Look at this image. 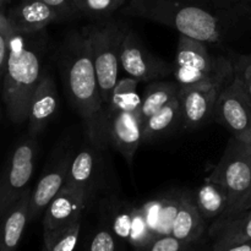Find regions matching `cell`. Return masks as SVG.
<instances>
[{"mask_svg": "<svg viewBox=\"0 0 251 251\" xmlns=\"http://www.w3.org/2000/svg\"><path fill=\"white\" fill-rule=\"evenodd\" d=\"M162 208V199H156V200L147 201L146 203L141 206V210L144 212L145 218L147 221V225H149L150 229L153 233L154 237H156V228L157 223L159 220V213H161Z\"/></svg>", "mask_w": 251, "mask_h": 251, "instance_id": "obj_33", "label": "cell"}, {"mask_svg": "<svg viewBox=\"0 0 251 251\" xmlns=\"http://www.w3.org/2000/svg\"><path fill=\"white\" fill-rule=\"evenodd\" d=\"M129 27L114 19L97 20L83 27L82 32L90 46L91 56L97 74L100 95L105 108H109L112 92L119 80L120 48Z\"/></svg>", "mask_w": 251, "mask_h": 251, "instance_id": "obj_5", "label": "cell"}, {"mask_svg": "<svg viewBox=\"0 0 251 251\" xmlns=\"http://www.w3.org/2000/svg\"><path fill=\"white\" fill-rule=\"evenodd\" d=\"M58 108L59 97L55 82L51 75L43 73V76L29 102L28 117H27L29 136L36 137L55 117Z\"/></svg>", "mask_w": 251, "mask_h": 251, "instance_id": "obj_14", "label": "cell"}, {"mask_svg": "<svg viewBox=\"0 0 251 251\" xmlns=\"http://www.w3.org/2000/svg\"><path fill=\"white\" fill-rule=\"evenodd\" d=\"M195 202L203 220H218L228 207L227 190L221 184L205 179L195 195Z\"/></svg>", "mask_w": 251, "mask_h": 251, "instance_id": "obj_21", "label": "cell"}, {"mask_svg": "<svg viewBox=\"0 0 251 251\" xmlns=\"http://www.w3.org/2000/svg\"><path fill=\"white\" fill-rule=\"evenodd\" d=\"M31 190H27L0 221V251H16L27 223Z\"/></svg>", "mask_w": 251, "mask_h": 251, "instance_id": "obj_16", "label": "cell"}, {"mask_svg": "<svg viewBox=\"0 0 251 251\" xmlns=\"http://www.w3.org/2000/svg\"><path fill=\"white\" fill-rule=\"evenodd\" d=\"M232 80L225 78L195 86H180L178 98L183 114V126L195 130L212 120L220 95Z\"/></svg>", "mask_w": 251, "mask_h": 251, "instance_id": "obj_10", "label": "cell"}, {"mask_svg": "<svg viewBox=\"0 0 251 251\" xmlns=\"http://www.w3.org/2000/svg\"><path fill=\"white\" fill-rule=\"evenodd\" d=\"M179 203H180V194L162 199V208L158 223H157L156 238L172 235L176 213L179 210Z\"/></svg>", "mask_w": 251, "mask_h": 251, "instance_id": "obj_27", "label": "cell"}, {"mask_svg": "<svg viewBox=\"0 0 251 251\" xmlns=\"http://www.w3.org/2000/svg\"><path fill=\"white\" fill-rule=\"evenodd\" d=\"M88 251H117L115 234L109 229H100L91 239Z\"/></svg>", "mask_w": 251, "mask_h": 251, "instance_id": "obj_31", "label": "cell"}, {"mask_svg": "<svg viewBox=\"0 0 251 251\" xmlns=\"http://www.w3.org/2000/svg\"><path fill=\"white\" fill-rule=\"evenodd\" d=\"M108 139L109 145L131 163L140 145L144 144V123L140 113H108Z\"/></svg>", "mask_w": 251, "mask_h": 251, "instance_id": "obj_12", "label": "cell"}, {"mask_svg": "<svg viewBox=\"0 0 251 251\" xmlns=\"http://www.w3.org/2000/svg\"><path fill=\"white\" fill-rule=\"evenodd\" d=\"M97 176V156L93 149H83L71 158L65 185L83 189L91 194Z\"/></svg>", "mask_w": 251, "mask_h": 251, "instance_id": "obj_20", "label": "cell"}, {"mask_svg": "<svg viewBox=\"0 0 251 251\" xmlns=\"http://www.w3.org/2000/svg\"><path fill=\"white\" fill-rule=\"evenodd\" d=\"M1 78H2V76H0V80H1Z\"/></svg>", "mask_w": 251, "mask_h": 251, "instance_id": "obj_37", "label": "cell"}, {"mask_svg": "<svg viewBox=\"0 0 251 251\" xmlns=\"http://www.w3.org/2000/svg\"><path fill=\"white\" fill-rule=\"evenodd\" d=\"M61 70L66 93L80 115L86 136L95 149L104 150L108 139V112L100 95L90 46L83 32H73L61 50Z\"/></svg>", "mask_w": 251, "mask_h": 251, "instance_id": "obj_2", "label": "cell"}, {"mask_svg": "<svg viewBox=\"0 0 251 251\" xmlns=\"http://www.w3.org/2000/svg\"><path fill=\"white\" fill-rule=\"evenodd\" d=\"M174 77L180 86H195L234 77V66L225 56H213L206 43L180 34Z\"/></svg>", "mask_w": 251, "mask_h": 251, "instance_id": "obj_6", "label": "cell"}, {"mask_svg": "<svg viewBox=\"0 0 251 251\" xmlns=\"http://www.w3.org/2000/svg\"><path fill=\"white\" fill-rule=\"evenodd\" d=\"M4 1H5V0H0V6H1L2 2H4Z\"/></svg>", "mask_w": 251, "mask_h": 251, "instance_id": "obj_36", "label": "cell"}, {"mask_svg": "<svg viewBox=\"0 0 251 251\" xmlns=\"http://www.w3.org/2000/svg\"><path fill=\"white\" fill-rule=\"evenodd\" d=\"M73 1L77 15H85L96 20L108 19L126 4V0H73Z\"/></svg>", "mask_w": 251, "mask_h": 251, "instance_id": "obj_24", "label": "cell"}, {"mask_svg": "<svg viewBox=\"0 0 251 251\" xmlns=\"http://www.w3.org/2000/svg\"><path fill=\"white\" fill-rule=\"evenodd\" d=\"M222 251H251V242L243 243V244L233 245V247L227 248V249Z\"/></svg>", "mask_w": 251, "mask_h": 251, "instance_id": "obj_35", "label": "cell"}, {"mask_svg": "<svg viewBox=\"0 0 251 251\" xmlns=\"http://www.w3.org/2000/svg\"><path fill=\"white\" fill-rule=\"evenodd\" d=\"M120 12L172 27L206 44L226 42L250 15L243 0H129Z\"/></svg>", "mask_w": 251, "mask_h": 251, "instance_id": "obj_1", "label": "cell"}, {"mask_svg": "<svg viewBox=\"0 0 251 251\" xmlns=\"http://www.w3.org/2000/svg\"><path fill=\"white\" fill-rule=\"evenodd\" d=\"M205 232V220L199 211L195 198L189 193L180 194V203L172 235L184 243L194 244Z\"/></svg>", "mask_w": 251, "mask_h": 251, "instance_id": "obj_17", "label": "cell"}, {"mask_svg": "<svg viewBox=\"0 0 251 251\" xmlns=\"http://www.w3.org/2000/svg\"><path fill=\"white\" fill-rule=\"evenodd\" d=\"M88 196V191L64 184L44 211L43 237L53 234L81 221V216L87 205Z\"/></svg>", "mask_w": 251, "mask_h": 251, "instance_id": "obj_11", "label": "cell"}, {"mask_svg": "<svg viewBox=\"0 0 251 251\" xmlns=\"http://www.w3.org/2000/svg\"><path fill=\"white\" fill-rule=\"evenodd\" d=\"M12 31L32 36L46 28L51 22L60 21L53 7L42 0H21L6 12Z\"/></svg>", "mask_w": 251, "mask_h": 251, "instance_id": "obj_13", "label": "cell"}, {"mask_svg": "<svg viewBox=\"0 0 251 251\" xmlns=\"http://www.w3.org/2000/svg\"><path fill=\"white\" fill-rule=\"evenodd\" d=\"M191 245L176 239L173 235L157 237L144 251H191Z\"/></svg>", "mask_w": 251, "mask_h": 251, "instance_id": "obj_29", "label": "cell"}, {"mask_svg": "<svg viewBox=\"0 0 251 251\" xmlns=\"http://www.w3.org/2000/svg\"><path fill=\"white\" fill-rule=\"evenodd\" d=\"M215 239L213 251H222L237 244L251 242V208L223 225L210 228Z\"/></svg>", "mask_w": 251, "mask_h": 251, "instance_id": "obj_18", "label": "cell"}, {"mask_svg": "<svg viewBox=\"0 0 251 251\" xmlns=\"http://www.w3.org/2000/svg\"><path fill=\"white\" fill-rule=\"evenodd\" d=\"M212 120L229 130L232 137L251 142V100L235 76L220 95Z\"/></svg>", "mask_w": 251, "mask_h": 251, "instance_id": "obj_8", "label": "cell"}, {"mask_svg": "<svg viewBox=\"0 0 251 251\" xmlns=\"http://www.w3.org/2000/svg\"><path fill=\"white\" fill-rule=\"evenodd\" d=\"M154 238L156 237H154V234L150 229L141 207L132 208L131 230H130L129 235L130 244L134 245L136 249L145 250L151 244Z\"/></svg>", "mask_w": 251, "mask_h": 251, "instance_id": "obj_26", "label": "cell"}, {"mask_svg": "<svg viewBox=\"0 0 251 251\" xmlns=\"http://www.w3.org/2000/svg\"><path fill=\"white\" fill-rule=\"evenodd\" d=\"M10 27L6 14L0 9V76L4 77L10 53Z\"/></svg>", "mask_w": 251, "mask_h": 251, "instance_id": "obj_28", "label": "cell"}, {"mask_svg": "<svg viewBox=\"0 0 251 251\" xmlns=\"http://www.w3.org/2000/svg\"><path fill=\"white\" fill-rule=\"evenodd\" d=\"M179 125H183L180 100L173 98L163 108L147 118L144 122V142H152L176 131Z\"/></svg>", "mask_w": 251, "mask_h": 251, "instance_id": "obj_19", "label": "cell"}, {"mask_svg": "<svg viewBox=\"0 0 251 251\" xmlns=\"http://www.w3.org/2000/svg\"><path fill=\"white\" fill-rule=\"evenodd\" d=\"M180 85L176 81H153L145 90L141 100L140 115L142 123L163 108L173 98L178 97Z\"/></svg>", "mask_w": 251, "mask_h": 251, "instance_id": "obj_22", "label": "cell"}, {"mask_svg": "<svg viewBox=\"0 0 251 251\" xmlns=\"http://www.w3.org/2000/svg\"><path fill=\"white\" fill-rule=\"evenodd\" d=\"M137 83H139V81L130 77V76L118 80L117 85L112 92V97H110L108 113H140L142 98L137 93Z\"/></svg>", "mask_w": 251, "mask_h": 251, "instance_id": "obj_23", "label": "cell"}, {"mask_svg": "<svg viewBox=\"0 0 251 251\" xmlns=\"http://www.w3.org/2000/svg\"><path fill=\"white\" fill-rule=\"evenodd\" d=\"M131 221L132 208L118 212L115 215L114 220H113V233L120 239L129 240L130 230H131Z\"/></svg>", "mask_w": 251, "mask_h": 251, "instance_id": "obj_32", "label": "cell"}, {"mask_svg": "<svg viewBox=\"0 0 251 251\" xmlns=\"http://www.w3.org/2000/svg\"><path fill=\"white\" fill-rule=\"evenodd\" d=\"M234 66V76L239 80L240 85L244 88L245 93L251 100V54L242 55L238 58Z\"/></svg>", "mask_w": 251, "mask_h": 251, "instance_id": "obj_30", "label": "cell"}, {"mask_svg": "<svg viewBox=\"0 0 251 251\" xmlns=\"http://www.w3.org/2000/svg\"><path fill=\"white\" fill-rule=\"evenodd\" d=\"M120 65L127 76L139 82H153L174 74V65L153 55L131 29L125 33L120 48Z\"/></svg>", "mask_w": 251, "mask_h": 251, "instance_id": "obj_9", "label": "cell"}, {"mask_svg": "<svg viewBox=\"0 0 251 251\" xmlns=\"http://www.w3.org/2000/svg\"><path fill=\"white\" fill-rule=\"evenodd\" d=\"M42 1L53 7L60 20H68L77 15L73 0H42Z\"/></svg>", "mask_w": 251, "mask_h": 251, "instance_id": "obj_34", "label": "cell"}, {"mask_svg": "<svg viewBox=\"0 0 251 251\" xmlns=\"http://www.w3.org/2000/svg\"><path fill=\"white\" fill-rule=\"evenodd\" d=\"M206 179L227 190L228 207L211 227H217L251 208V142L232 137Z\"/></svg>", "mask_w": 251, "mask_h": 251, "instance_id": "obj_4", "label": "cell"}, {"mask_svg": "<svg viewBox=\"0 0 251 251\" xmlns=\"http://www.w3.org/2000/svg\"><path fill=\"white\" fill-rule=\"evenodd\" d=\"M38 145L33 136L15 147L0 176V221L28 190L37 161Z\"/></svg>", "mask_w": 251, "mask_h": 251, "instance_id": "obj_7", "label": "cell"}, {"mask_svg": "<svg viewBox=\"0 0 251 251\" xmlns=\"http://www.w3.org/2000/svg\"><path fill=\"white\" fill-rule=\"evenodd\" d=\"M70 162L71 156L69 153L61 157L47 173H44V176L37 183L36 188L31 191L28 208L29 222L44 213L47 206L63 188L66 176H68Z\"/></svg>", "mask_w": 251, "mask_h": 251, "instance_id": "obj_15", "label": "cell"}, {"mask_svg": "<svg viewBox=\"0 0 251 251\" xmlns=\"http://www.w3.org/2000/svg\"><path fill=\"white\" fill-rule=\"evenodd\" d=\"M81 221L44 238L43 251H74L77 245Z\"/></svg>", "mask_w": 251, "mask_h": 251, "instance_id": "obj_25", "label": "cell"}, {"mask_svg": "<svg viewBox=\"0 0 251 251\" xmlns=\"http://www.w3.org/2000/svg\"><path fill=\"white\" fill-rule=\"evenodd\" d=\"M27 37L11 28L9 59L2 77V100L15 124L27 120L29 102L43 76L41 51Z\"/></svg>", "mask_w": 251, "mask_h": 251, "instance_id": "obj_3", "label": "cell"}]
</instances>
